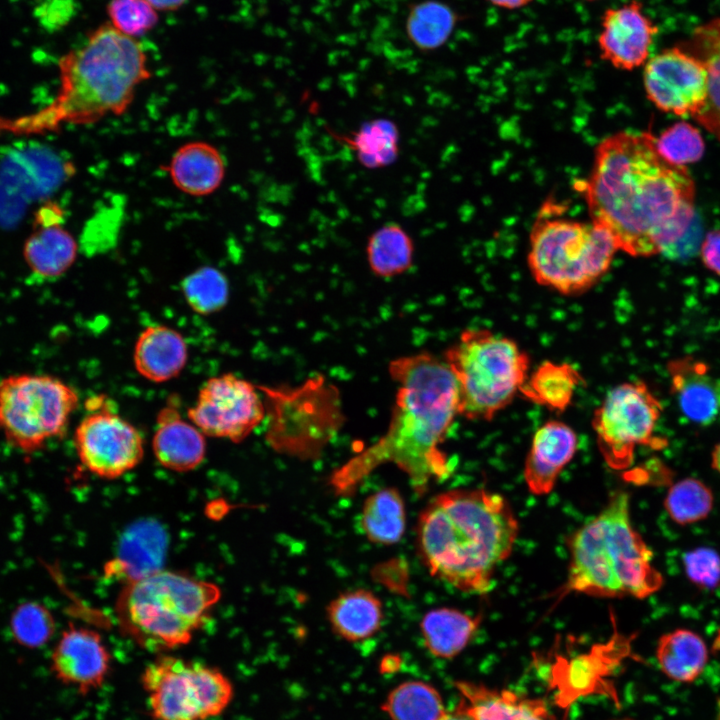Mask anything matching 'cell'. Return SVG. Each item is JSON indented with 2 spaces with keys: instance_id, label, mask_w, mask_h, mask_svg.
Masks as SVG:
<instances>
[{
  "instance_id": "obj_1",
  "label": "cell",
  "mask_w": 720,
  "mask_h": 720,
  "mask_svg": "<svg viewBox=\"0 0 720 720\" xmlns=\"http://www.w3.org/2000/svg\"><path fill=\"white\" fill-rule=\"evenodd\" d=\"M580 192L591 221L633 257L670 251L694 217L696 190L687 167L666 161L649 132L604 138Z\"/></svg>"
},
{
  "instance_id": "obj_2",
  "label": "cell",
  "mask_w": 720,
  "mask_h": 720,
  "mask_svg": "<svg viewBox=\"0 0 720 720\" xmlns=\"http://www.w3.org/2000/svg\"><path fill=\"white\" fill-rule=\"evenodd\" d=\"M389 373L398 389L387 431L331 473L328 483L338 496L352 495L386 463L405 472L418 495L451 472L440 449L459 416L458 385L449 367L435 355L420 352L392 360Z\"/></svg>"
},
{
  "instance_id": "obj_3",
  "label": "cell",
  "mask_w": 720,
  "mask_h": 720,
  "mask_svg": "<svg viewBox=\"0 0 720 720\" xmlns=\"http://www.w3.org/2000/svg\"><path fill=\"white\" fill-rule=\"evenodd\" d=\"M519 523L507 499L485 489L438 494L417 523L418 554L431 576L466 593L492 588L496 567L512 553Z\"/></svg>"
},
{
  "instance_id": "obj_4",
  "label": "cell",
  "mask_w": 720,
  "mask_h": 720,
  "mask_svg": "<svg viewBox=\"0 0 720 720\" xmlns=\"http://www.w3.org/2000/svg\"><path fill=\"white\" fill-rule=\"evenodd\" d=\"M60 89L46 108L11 123L16 132H36L61 124H91L118 116L131 105L137 87L151 77L147 55L135 38L109 22L88 35L59 61Z\"/></svg>"
},
{
  "instance_id": "obj_5",
  "label": "cell",
  "mask_w": 720,
  "mask_h": 720,
  "mask_svg": "<svg viewBox=\"0 0 720 720\" xmlns=\"http://www.w3.org/2000/svg\"><path fill=\"white\" fill-rule=\"evenodd\" d=\"M567 579L559 595L644 599L663 585L653 552L635 530L629 495L614 492L594 518L569 538Z\"/></svg>"
},
{
  "instance_id": "obj_6",
  "label": "cell",
  "mask_w": 720,
  "mask_h": 720,
  "mask_svg": "<svg viewBox=\"0 0 720 720\" xmlns=\"http://www.w3.org/2000/svg\"><path fill=\"white\" fill-rule=\"evenodd\" d=\"M220 596L214 583L156 569L128 580L115 612L122 632L143 649L163 653L189 643Z\"/></svg>"
},
{
  "instance_id": "obj_7",
  "label": "cell",
  "mask_w": 720,
  "mask_h": 720,
  "mask_svg": "<svg viewBox=\"0 0 720 720\" xmlns=\"http://www.w3.org/2000/svg\"><path fill=\"white\" fill-rule=\"evenodd\" d=\"M549 208L541 210L530 232V273L539 285L562 295L583 294L608 272L618 248L592 221L555 216Z\"/></svg>"
},
{
  "instance_id": "obj_8",
  "label": "cell",
  "mask_w": 720,
  "mask_h": 720,
  "mask_svg": "<svg viewBox=\"0 0 720 720\" xmlns=\"http://www.w3.org/2000/svg\"><path fill=\"white\" fill-rule=\"evenodd\" d=\"M459 392L458 414L490 421L520 392L530 358L513 339L488 329L464 330L444 352Z\"/></svg>"
},
{
  "instance_id": "obj_9",
  "label": "cell",
  "mask_w": 720,
  "mask_h": 720,
  "mask_svg": "<svg viewBox=\"0 0 720 720\" xmlns=\"http://www.w3.org/2000/svg\"><path fill=\"white\" fill-rule=\"evenodd\" d=\"M257 387L265 405V440L279 454L316 459L344 423L339 390L321 375L296 387Z\"/></svg>"
},
{
  "instance_id": "obj_10",
  "label": "cell",
  "mask_w": 720,
  "mask_h": 720,
  "mask_svg": "<svg viewBox=\"0 0 720 720\" xmlns=\"http://www.w3.org/2000/svg\"><path fill=\"white\" fill-rule=\"evenodd\" d=\"M78 402L74 388L54 376H8L0 382V432L14 448L37 452L66 432Z\"/></svg>"
},
{
  "instance_id": "obj_11",
  "label": "cell",
  "mask_w": 720,
  "mask_h": 720,
  "mask_svg": "<svg viewBox=\"0 0 720 720\" xmlns=\"http://www.w3.org/2000/svg\"><path fill=\"white\" fill-rule=\"evenodd\" d=\"M141 683L155 720H207L223 713L234 695L219 669L170 655L148 664Z\"/></svg>"
},
{
  "instance_id": "obj_12",
  "label": "cell",
  "mask_w": 720,
  "mask_h": 720,
  "mask_svg": "<svg viewBox=\"0 0 720 720\" xmlns=\"http://www.w3.org/2000/svg\"><path fill=\"white\" fill-rule=\"evenodd\" d=\"M661 411V403L641 381L624 382L608 391L593 413L592 427L611 469L628 468L636 447L655 441L653 433Z\"/></svg>"
},
{
  "instance_id": "obj_13",
  "label": "cell",
  "mask_w": 720,
  "mask_h": 720,
  "mask_svg": "<svg viewBox=\"0 0 720 720\" xmlns=\"http://www.w3.org/2000/svg\"><path fill=\"white\" fill-rule=\"evenodd\" d=\"M75 167L37 142L15 143L0 157V228L20 222L29 206L52 196Z\"/></svg>"
},
{
  "instance_id": "obj_14",
  "label": "cell",
  "mask_w": 720,
  "mask_h": 720,
  "mask_svg": "<svg viewBox=\"0 0 720 720\" xmlns=\"http://www.w3.org/2000/svg\"><path fill=\"white\" fill-rule=\"evenodd\" d=\"M86 410L74 433L81 464L105 479L118 478L135 468L144 453L138 429L120 416L113 401L103 395L88 399Z\"/></svg>"
},
{
  "instance_id": "obj_15",
  "label": "cell",
  "mask_w": 720,
  "mask_h": 720,
  "mask_svg": "<svg viewBox=\"0 0 720 720\" xmlns=\"http://www.w3.org/2000/svg\"><path fill=\"white\" fill-rule=\"evenodd\" d=\"M187 417L204 435L238 443L265 419V405L257 386L225 373L202 385Z\"/></svg>"
},
{
  "instance_id": "obj_16",
  "label": "cell",
  "mask_w": 720,
  "mask_h": 720,
  "mask_svg": "<svg viewBox=\"0 0 720 720\" xmlns=\"http://www.w3.org/2000/svg\"><path fill=\"white\" fill-rule=\"evenodd\" d=\"M647 98L661 111L694 117L707 98L704 64L679 44L662 49L644 64Z\"/></svg>"
},
{
  "instance_id": "obj_17",
  "label": "cell",
  "mask_w": 720,
  "mask_h": 720,
  "mask_svg": "<svg viewBox=\"0 0 720 720\" xmlns=\"http://www.w3.org/2000/svg\"><path fill=\"white\" fill-rule=\"evenodd\" d=\"M659 28L638 0L604 11L597 37L600 57L613 67L631 71L644 65Z\"/></svg>"
},
{
  "instance_id": "obj_18",
  "label": "cell",
  "mask_w": 720,
  "mask_h": 720,
  "mask_svg": "<svg viewBox=\"0 0 720 720\" xmlns=\"http://www.w3.org/2000/svg\"><path fill=\"white\" fill-rule=\"evenodd\" d=\"M110 661L111 655L97 631L69 624L51 652L50 670L56 680L87 695L103 685Z\"/></svg>"
},
{
  "instance_id": "obj_19",
  "label": "cell",
  "mask_w": 720,
  "mask_h": 720,
  "mask_svg": "<svg viewBox=\"0 0 720 720\" xmlns=\"http://www.w3.org/2000/svg\"><path fill=\"white\" fill-rule=\"evenodd\" d=\"M578 447L575 431L559 420H549L534 433L524 464V480L536 496L549 494Z\"/></svg>"
},
{
  "instance_id": "obj_20",
  "label": "cell",
  "mask_w": 720,
  "mask_h": 720,
  "mask_svg": "<svg viewBox=\"0 0 720 720\" xmlns=\"http://www.w3.org/2000/svg\"><path fill=\"white\" fill-rule=\"evenodd\" d=\"M179 399H169L156 419L152 448L158 462L176 472L198 467L205 458L204 434L180 412Z\"/></svg>"
},
{
  "instance_id": "obj_21",
  "label": "cell",
  "mask_w": 720,
  "mask_h": 720,
  "mask_svg": "<svg viewBox=\"0 0 720 720\" xmlns=\"http://www.w3.org/2000/svg\"><path fill=\"white\" fill-rule=\"evenodd\" d=\"M672 393L682 414L698 425L720 418V380L702 361L683 357L669 362Z\"/></svg>"
},
{
  "instance_id": "obj_22",
  "label": "cell",
  "mask_w": 720,
  "mask_h": 720,
  "mask_svg": "<svg viewBox=\"0 0 720 720\" xmlns=\"http://www.w3.org/2000/svg\"><path fill=\"white\" fill-rule=\"evenodd\" d=\"M455 686L461 695L458 707L472 720H558L541 699L470 681Z\"/></svg>"
},
{
  "instance_id": "obj_23",
  "label": "cell",
  "mask_w": 720,
  "mask_h": 720,
  "mask_svg": "<svg viewBox=\"0 0 720 720\" xmlns=\"http://www.w3.org/2000/svg\"><path fill=\"white\" fill-rule=\"evenodd\" d=\"M226 165L213 145L194 141L179 147L168 165L173 184L183 193L201 197L212 194L223 182Z\"/></svg>"
},
{
  "instance_id": "obj_24",
  "label": "cell",
  "mask_w": 720,
  "mask_h": 720,
  "mask_svg": "<svg viewBox=\"0 0 720 720\" xmlns=\"http://www.w3.org/2000/svg\"><path fill=\"white\" fill-rule=\"evenodd\" d=\"M187 355L186 342L179 332L164 325H150L138 336L133 361L141 376L162 383L180 374Z\"/></svg>"
},
{
  "instance_id": "obj_25",
  "label": "cell",
  "mask_w": 720,
  "mask_h": 720,
  "mask_svg": "<svg viewBox=\"0 0 720 720\" xmlns=\"http://www.w3.org/2000/svg\"><path fill=\"white\" fill-rule=\"evenodd\" d=\"M679 45L706 68L707 98L693 119L720 142V18L698 25Z\"/></svg>"
},
{
  "instance_id": "obj_26",
  "label": "cell",
  "mask_w": 720,
  "mask_h": 720,
  "mask_svg": "<svg viewBox=\"0 0 720 720\" xmlns=\"http://www.w3.org/2000/svg\"><path fill=\"white\" fill-rule=\"evenodd\" d=\"M332 630L349 642L366 640L383 622V604L370 590L355 589L339 594L326 608Z\"/></svg>"
},
{
  "instance_id": "obj_27",
  "label": "cell",
  "mask_w": 720,
  "mask_h": 720,
  "mask_svg": "<svg viewBox=\"0 0 720 720\" xmlns=\"http://www.w3.org/2000/svg\"><path fill=\"white\" fill-rule=\"evenodd\" d=\"M481 622L482 614L472 616L450 607L432 609L420 622L424 646L437 658L452 659L467 647Z\"/></svg>"
},
{
  "instance_id": "obj_28",
  "label": "cell",
  "mask_w": 720,
  "mask_h": 720,
  "mask_svg": "<svg viewBox=\"0 0 720 720\" xmlns=\"http://www.w3.org/2000/svg\"><path fill=\"white\" fill-rule=\"evenodd\" d=\"M78 244L61 224L35 226L24 244V259L41 278H57L74 263Z\"/></svg>"
},
{
  "instance_id": "obj_29",
  "label": "cell",
  "mask_w": 720,
  "mask_h": 720,
  "mask_svg": "<svg viewBox=\"0 0 720 720\" xmlns=\"http://www.w3.org/2000/svg\"><path fill=\"white\" fill-rule=\"evenodd\" d=\"M708 648L696 632L679 628L663 634L656 646V658L661 671L680 683L694 682L704 671Z\"/></svg>"
},
{
  "instance_id": "obj_30",
  "label": "cell",
  "mask_w": 720,
  "mask_h": 720,
  "mask_svg": "<svg viewBox=\"0 0 720 720\" xmlns=\"http://www.w3.org/2000/svg\"><path fill=\"white\" fill-rule=\"evenodd\" d=\"M584 382L580 372L566 362H542L529 373L520 389L528 401L554 412L566 410L576 389Z\"/></svg>"
},
{
  "instance_id": "obj_31",
  "label": "cell",
  "mask_w": 720,
  "mask_h": 720,
  "mask_svg": "<svg viewBox=\"0 0 720 720\" xmlns=\"http://www.w3.org/2000/svg\"><path fill=\"white\" fill-rule=\"evenodd\" d=\"M360 524L370 542L398 543L406 527L405 503L400 492L388 487L369 495L363 503Z\"/></svg>"
},
{
  "instance_id": "obj_32",
  "label": "cell",
  "mask_w": 720,
  "mask_h": 720,
  "mask_svg": "<svg viewBox=\"0 0 720 720\" xmlns=\"http://www.w3.org/2000/svg\"><path fill=\"white\" fill-rule=\"evenodd\" d=\"M334 136L355 152L358 161L365 168L387 167L399 155L400 134L398 127L390 119L369 120L348 135Z\"/></svg>"
},
{
  "instance_id": "obj_33",
  "label": "cell",
  "mask_w": 720,
  "mask_h": 720,
  "mask_svg": "<svg viewBox=\"0 0 720 720\" xmlns=\"http://www.w3.org/2000/svg\"><path fill=\"white\" fill-rule=\"evenodd\" d=\"M366 255L369 267L375 275L394 277L412 266L413 241L401 225L386 223L369 236Z\"/></svg>"
},
{
  "instance_id": "obj_34",
  "label": "cell",
  "mask_w": 720,
  "mask_h": 720,
  "mask_svg": "<svg viewBox=\"0 0 720 720\" xmlns=\"http://www.w3.org/2000/svg\"><path fill=\"white\" fill-rule=\"evenodd\" d=\"M458 15L437 0L414 3L407 13L405 29L409 41L421 51L440 48L451 36Z\"/></svg>"
},
{
  "instance_id": "obj_35",
  "label": "cell",
  "mask_w": 720,
  "mask_h": 720,
  "mask_svg": "<svg viewBox=\"0 0 720 720\" xmlns=\"http://www.w3.org/2000/svg\"><path fill=\"white\" fill-rule=\"evenodd\" d=\"M381 709L391 720H442L447 714L440 693L419 680L397 685L388 693Z\"/></svg>"
},
{
  "instance_id": "obj_36",
  "label": "cell",
  "mask_w": 720,
  "mask_h": 720,
  "mask_svg": "<svg viewBox=\"0 0 720 720\" xmlns=\"http://www.w3.org/2000/svg\"><path fill=\"white\" fill-rule=\"evenodd\" d=\"M713 505L714 496L710 487L692 477L675 482L664 499L668 516L678 525H690L706 519Z\"/></svg>"
},
{
  "instance_id": "obj_37",
  "label": "cell",
  "mask_w": 720,
  "mask_h": 720,
  "mask_svg": "<svg viewBox=\"0 0 720 720\" xmlns=\"http://www.w3.org/2000/svg\"><path fill=\"white\" fill-rule=\"evenodd\" d=\"M9 630L17 645L34 650L42 648L53 638L56 621L44 604L26 601L12 611Z\"/></svg>"
},
{
  "instance_id": "obj_38",
  "label": "cell",
  "mask_w": 720,
  "mask_h": 720,
  "mask_svg": "<svg viewBox=\"0 0 720 720\" xmlns=\"http://www.w3.org/2000/svg\"><path fill=\"white\" fill-rule=\"evenodd\" d=\"M181 288L189 306L203 315L221 310L229 297L227 278L212 266L200 267L187 275Z\"/></svg>"
},
{
  "instance_id": "obj_39",
  "label": "cell",
  "mask_w": 720,
  "mask_h": 720,
  "mask_svg": "<svg viewBox=\"0 0 720 720\" xmlns=\"http://www.w3.org/2000/svg\"><path fill=\"white\" fill-rule=\"evenodd\" d=\"M655 144L666 161L685 167L699 161L705 150V142L699 129L685 121L663 130L655 137Z\"/></svg>"
},
{
  "instance_id": "obj_40",
  "label": "cell",
  "mask_w": 720,
  "mask_h": 720,
  "mask_svg": "<svg viewBox=\"0 0 720 720\" xmlns=\"http://www.w3.org/2000/svg\"><path fill=\"white\" fill-rule=\"evenodd\" d=\"M106 10L108 22L135 39L151 31L159 20L157 10L146 0H110Z\"/></svg>"
},
{
  "instance_id": "obj_41",
  "label": "cell",
  "mask_w": 720,
  "mask_h": 720,
  "mask_svg": "<svg viewBox=\"0 0 720 720\" xmlns=\"http://www.w3.org/2000/svg\"><path fill=\"white\" fill-rule=\"evenodd\" d=\"M683 566L688 580L705 590L720 585V554L710 547H697L683 555Z\"/></svg>"
},
{
  "instance_id": "obj_42",
  "label": "cell",
  "mask_w": 720,
  "mask_h": 720,
  "mask_svg": "<svg viewBox=\"0 0 720 720\" xmlns=\"http://www.w3.org/2000/svg\"><path fill=\"white\" fill-rule=\"evenodd\" d=\"M700 255L707 269L720 276V230H713L705 236Z\"/></svg>"
},
{
  "instance_id": "obj_43",
  "label": "cell",
  "mask_w": 720,
  "mask_h": 720,
  "mask_svg": "<svg viewBox=\"0 0 720 720\" xmlns=\"http://www.w3.org/2000/svg\"><path fill=\"white\" fill-rule=\"evenodd\" d=\"M64 213L55 203L47 202L41 206L35 216V226L62 224Z\"/></svg>"
},
{
  "instance_id": "obj_44",
  "label": "cell",
  "mask_w": 720,
  "mask_h": 720,
  "mask_svg": "<svg viewBox=\"0 0 720 720\" xmlns=\"http://www.w3.org/2000/svg\"><path fill=\"white\" fill-rule=\"evenodd\" d=\"M157 11H174L182 7L188 0H146Z\"/></svg>"
},
{
  "instance_id": "obj_45",
  "label": "cell",
  "mask_w": 720,
  "mask_h": 720,
  "mask_svg": "<svg viewBox=\"0 0 720 720\" xmlns=\"http://www.w3.org/2000/svg\"><path fill=\"white\" fill-rule=\"evenodd\" d=\"M492 5L507 10L519 9L530 4L533 0H488Z\"/></svg>"
},
{
  "instance_id": "obj_46",
  "label": "cell",
  "mask_w": 720,
  "mask_h": 720,
  "mask_svg": "<svg viewBox=\"0 0 720 720\" xmlns=\"http://www.w3.org/2000/svg\"><path fill=\"white\" fill-rule=\"evenodd\" d=\"M400 667V658L394 655H387L382 658L380 671L383 673L396 672Z\"/></svg>"
},
{
  "instance_id": "obj_47",
  "label": "cell",
  "mask_w": 720,
  "mask_h": 720,
  "mask_svg": "<svg viewBox=\"0 0 720 720\" xmlns=\"http://www.w3.org/2000/svg\"><path fill=\"white\" fill-rule=\"evenodd\" d=\"M442 720H472V718L457 706L454 711L447 712Z\"/></svg>"
},
{
  "instance_id": "obj_48",
  "label": "cell",
  "mask_w": 720,
  "mask_h": 720,
  "mask_svg": "<svg viewBox=\"0 0 720 720\" xmlns=\"http://www.w3.org/2000/svg\"><path fill=\"white\" fill-rule=\"evenodd\" d=\"M712 468L720 474V442L714 447L711 455Z\"/></svg>"
},
{
  "instance_id": "obj_49",
  "label": "cell",
  "mask_w": 720,
  "mask_h": 720,
  "mask_svg": "<svg viewBox=\"0 0 720 720\" xmlns=\"http://www.w3.org/2000/svg\"><path fill=\"white\" fill-rule=\"evenodd\" d=\"M713 648H714V650H716V651H720V630H719V632H718V634H717V636H716V638H715V641H714V644H713Z\"/></svg>"
},
{
  "instance_id": "obj_50",
  "label": "cell",
  "mask_w": 720,
  "mask_h": 720,
  "mask_svg": "<svg viewBox=\"0 0 720 720\" xmlns=\"http://www.w3.org/2000/svg\"><path fill=\"white\" fill-rule=\"evenodd\" d=\"M613 720H633V719H630V718H620V719H613Z\"/></svg>"
},
{
  "instance_id": "obj_51",
  "label": "cell",
  "mask_w": 720,
  "mask_h": 720,
  "mask_svg": "<svg viewBox=\"0 0 720 720\" xmlns=\"http://www.w3.org/2000/svg\"><path fill=\"white\" fill-rule=\"evenodd\" d=\"M586 1H595V0H586Z\"/></svg>"
}]
</instances>
